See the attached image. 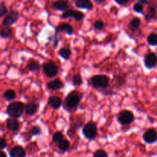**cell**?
I'll return each mask as SVG.
<instances>
[{"label":"cell","instance_id":"ac0fdd59","mask_svg":"<svg viewBox=\"0 0 157 157\" xmlns=\"http://www.w3.org/2000/svg\"><path fill=\"white\" fill-rule=\"evenodd\" d=\"M6 128L10 131H17L19 129V122L15 118H10L6 121Z\"/></svg>","mask_w":157,"mask_h":157},{"label":"cell","instance_id":"836d02e7","mask_svg":"<svg viewBox=\"0 0 157 157\" xmlns=\"http://www.w3.org/2000/svg\"><path fill=\"white\" fill-rule=\"evenodd\" d=\"M7 147V142L6 139L2 137H0V150H2Z\"/></svg>","mask_w":157,"mask_h":157},{"label":"cell","instance_id":"d6986e66","mask_svg":"<svg viewBox=\"0 0 157 157\" xmlns=\"http://www.w3.org/2000/svg\"><path fill=\"white\" fill-rule=\"evenodd\" d=\"M144 17L147 20L153 19L156 17V9L154 6H150L147 9V12L144 14Z\"/></svg>","mask_w":157,"mask_h":157},{"label":"cell","instance_id":"5bb4252c","mask_svg":"<svg viewBox=\"0 0 157 157\" xmlns=\"http://www.w3.org/2000/svg\"><path fill=\"white\" fill-rule=\"evenodd\" d=\"M10 157H26V151L21 146H15L9 151Z\"/></svg>","mask_w":157,"mask_h":157},{"label":"cell","instance_id":"7c38bea8","mask_svg":"<svg viewBox=\"0 0 157 157\" xmlns=\"http://www.w3.org/2000/svg\"><path fill=\"white\" fill-rule=\"evenodd\" d=\"M61 32H64L67 35H71L74 33V29L70 24L66 22H63L60 24L59 25L57 26L55 29V37L58 36V33Z\"/></svg>","mask_w":157,"mask_h":157},{"label":"cell","instance_id":"4dcf8cb0","mask_svg":"<svg viewBox=\"0 0 157 157\" xmlns=\"http://www.w3.org/2000/svg\"><path fill=\"white\" fill-rule=\"evenodd\" d=\"M30 133L32 136H39L41 134V130L38 126H33L31 129Z\"/></svg>","mask_w":157,"mask_h":157},{"label":"cell","instance_id":"9a60e30c","mask_svg":"<svg viewBox=\"0 0 157 157\" xmlns=\"http://www.w3.org/2000/svg\"><path fill=\"white\" fill-rule=\"evenodd\" d=\"M38 110V104L35 102H29L25 106V112L28 116H33Z\"/></svg>","mask_w":157,"mask_h":157},{"label":"cell","instance_id":"74e56055","mask_svg":"<svg viewBox=\"0 0 157 157\" xmlns=\"http://www.w3.org/2000/svg\"><path fill=\"white\" fill-rule=\"evenodd\" d=\"M0 157H7V155L2 150H0Z\"/></svg>","mask_w":157,"mask_h":157},{"label":"cell","instance_id":"d590c367","mask_svg":"<svg viewBox=\"0 0 157 157\" xmlns=\"http://www.w3.org/2000/svg\"><path fill=\"white\" fill-rule=\"evenodd\" d=\"M137 2L140 3L141 5H143V6H146V5L148 4V0H138Z\"/></svg>","mask_w":157,"mask_h":157},{"label":"cell","instance_id":"f546056e","mask_svg":"<svg viewBox=\"0 0 157 157\" xmlns=\"http://www.w3.org/2000/svg\"><path fill=\"white\" fill-rule=\"evenodd\" d=\"M8 14L7 6H6L4 2H0V17H3Z\"/></svg>","mask_w":157,"mask_h":157},{"label":"cell","instance_id":"30bf717a","mask_svg":"<svg viewBox=\"0 0 157 157\" xmlns=\"http://www.w3.org/2000/svg\"><path fill=\"white\" fill-rule=\"evenodd\" d=\"M144 142L148 144H153L157 141V132L154 129H149L143 135Z\"/></svg>","mask_w":157,"mask_h":157},{"label":"cell","instance_id":"3957f363","mask_svg":"<svg viewBox=\"0 0 157 157\" xmlns=\"http://www.w3.org/2000/svg\"><path fill=\"white\" fill-rule=\"evenodd\" d=\"M82 133L86 139L89 140H93L98 136L97 125L92 121H90L84 126L82 129Z\"/></svg>","mask_w":157,"mask_h":157},{"label":"cell","instance_id":"9c48e42d","mask_svg":"<svg viewBox=\"0 0 157 157\" xmlns=\"http://www.w3.org/2000/svg\"><path fill=\"white\" fill-rule=\"evenodd\" d=\"M51 7L54 10L64 12L70 9V4L68 0H56L52 3Z\"/></svg>","mask_w":157,"mask_h":157},{"label":"cell","instance_id":"ffe728a7","mask_svg":"<svg viewBox=\"0 0 157 157\" xmlns=\"http://www.w3.org/2000/svg\"><path fill=\"white\" fill-rule=\"evenodd\" d=\"M12 30L9 26H4L0 29V37L3 38H8L12 35Z\"/></svg>","mask_w":157,"mask_h":157},{"label":"cell","instance_id":"7402d4cb","mask_svg":"<svg viewBox=\"0 0 157 157\" xmlns=\"http://www.w3.org/2000/svg\"><path fill=\"white\" fill-rule=\"evenodd\" d=\"M60 56L64 60H68L71 56V51L67 48H62L58 52Z\"/></svg>","mask_w":157,"mask_h":157},{"label":"cell","instance_id":"52a82bcc","mask_svg":"<svg viewBox=\"0 0 157 157\" xmlns=\"http://www.w3.org/2000/svg\"><path fill=\"white\" fill-rule=\"evenodd\" d=\"M18 17H19V13L17 11L11 10L2 20V25L4 26L10 27L11 25H14L18 21Z\"/></svg>","mask_w":157,"mask_h":157},{"label":"cell","instance_id":"cb8c5ba5","mask_svg":"<svg viewBox=\"0 0 157 157\" xmlns=\"http://www.w3.org/2000/svg\"><path fill=\"white\" fill-rule=\"evenodd\" d=\"M4 98L8 101H13L16 98V94H15V90H12V89H9L4 93Z\"/></svg>","mask_w":157,"mask_h":157},{"label":"cell","instance_id":"6da1fadb","mask_svg":"<svg viewBox=\"0 0 157 157\" xmlns=\"http://www.w3.org/2000/svg\"><path fill=\"white\" fill-rule=\"evenodd\" d=\"M82 100V94L77 90H72L64 100V108L68 111L76 110Z\"/></svg>","mask_w":157,"mask_h":157},{"label":"cell","instance_id":"603a6c76","mask_svg":"<svg viewBox=\"0 0 157 157\" xmlns=\"http://www.w3.org/2000/svg\"><path fill=\"white\" fill-rule=\"evenodd\" d=\"M71 144L67 140H63L59 144H58V147L61 152H67L70 148Z\"/></svg>","mask_w":157,"mask_h":157},{"label":"cell","instance_id":"2e32d148","mask_svg":"<svg viewBox=\"0 0 157 157\" xmlns=\"http://www.w3.org/2000/svg\"><path fill=\"white\" fill-rule=\"evenodd\" d=\"M48 104L52 108L56 110L62 105V100L58 96H51L48 100Z\"/></svg>","mask_w":157,"mask_h":157},{"label":"cell","instance_id":"4316f807","mask_svg":"<svg viewBox=\"0 0 157 157\" xmlns=\"http://www.w3.org/2000/svg\"><path fill=\"white\" fill-rule=\"evenodd\" d=\"M63 140H64V135H63L61 132H56L52 136V141L55 144H59Z\"/></svg>","mask_w":157,"mask_h":157},{"label":"cell","instance_id":"277c9868","mask_svg":"<svg viewBox=\"0 0 157 157\" xmlns=\"http://www.w3.org/2000/svg\"><path fill=\"white\" fill-rule=\"evenodd\" d=\"M110 78L104 75H94L90 78V84L95 88H105L108 86Z\"/></svg>","mask_w":157,"mask_h":157},{"label":"cell","instance_id":"8d00e7d4","mask_svg":"<svg viewBox=\"0 0 157 157\" xmlns=\"http://www.w3.org/2000/svg\"><path fill=\"white\" fill-rule=\"evenodd\" d=\"M94 2L96 3V4L101 5V4H102V3L105 2L107 0H94Z\"/></svg>","mask_w":157,"mask_h":157},{"label":"cell","instance_id":"7a4b0ae2","mask_svg":"<svg viewBox=\"0 0 157 157\" xmlns=\"http://www.w3.org/2000/svg\"><path fill=\"white\" fill-rule=\"evenodd\" d=\"M25 106L22 102L15 101L9 104L6 107V113L12 118H18L22 115L25 110Z\"/></svg>","mask_w":157,"mask_h":157},{"label":"cell","instance_id":"ba28073f","mask_svg":"<svg viewBox=\"0 0 157 157\" xmlns=\"http://www.w3.org/2000/svg\"><path fill=\"white\" fill-rule=\"evenodd\" d=\"M61 17L63 18H73L76 21H82L85 18V15L83 12H80V11L75 10V9H68L66 12H63Z\"/></svg>","mask_w":157,"mask_h":157},{"label":"cell","instance_id":"e0dca14e","mask_svg":"<svg viewBox=\"0 0 157 157\" xmlns=\"http://www.w3.org/2000/svg\"><path fill=\"white\" fill-rule=\"evenodd\" d=\"M64 84L59 79H55L47 84V88L50 90H58L63 88Z\"/></svg>","mask_w":157,"mask_h":157},{"label":"cell","instance_id":"8992f818","mask_svg":"<svg viewBox=\"0 0 157 157\" xmlns=\"http://www.w3.org/2000/svg\"><path fill=\"white\" fill-rule=\"evenodd\" d=\"M42 68L44 73L49 78H55L58 75V68L56 64H55V63H54L53 61H48V62L44 63L42 66Z\"/></svg>","mask_w":157,"mask_h":157},{"label":"cell","instance_id":"f1b7e54d","mask_svg":"<svg viewBox=\"0 0 157 157\" xmlns=\"http://www.w3.org/2000/svg\"><path fill=\"white\" fill-rule=\"evenodd\" d=\"M94 28L95 30H103L105 28V23L102 20H97L94 24Z\"/></svg>","mask_w":157,"mask_h":157},{"label":"cell","instance_id":"4fadbf2b","mask_svg":"<svg viewBox=\"0 0 157 157\" xmlns=\"http://www.w3.org/2000/svg\"><path fill=\"white\" fill-rule=\"evenodd\" d=\"M74 3L77 8L81 9L90 11L94 8V4L90 0H75Z\"/></svg>","mask_w":157,"mask_h":157},{"label":"cell","instance_id":"e575fe53","mask_svg":"<svg viewBox=\"0 0 157 157\" xmlns=\"http://www.w3.org/2000/svg\"><path fill=\"white\" fill-rule=\"evenodd\" d=\"M132 1L133 0H114L115 2L119 5V6H126V5H127Z\"/></svg>","mask_w":157,"mask_h":157},{"label":"cell","instance_id":"d4e9b609","mask_svg":"<svg viewBox=\"0 0 157 157\" xmlns=\"http://www.w3.org/2000/svg\"><path fill=\"white\" fill-rule=\"evenodd\" d=\"M147 42L150 45H157V33H151L148 35L147 39Z\"/></svg>","mask_w":157,"mask_h":157},{"label":"cell","instance_id":"1f68e13d","mask_svg":"<svg viewBox=\"0 0 157 157\" xmlns=\"http://www.w3.org/2000/svg\"><path fill=\"white\" fill-rule=\"evenodd\" d=\"M144 10V6L141 5L140 3L136 2L133 6V11L136 13H143Z\"/></svg>","mask_w":157,"mask_h":157},{"label":"cell","instance_id":"484cf974","mask_svg":"<svg viewBox=\"0 0 157 157\" xmlns=\"http://www.w3.org/2000/svg\"><path fill=\"white\" fill-rule=\"evenodd\" d=\"M140 19L139 18H137V17H135V18H133V19L130 21V27L132 29H133V30H136V29H139L140 26Z\"/></svg>","mask_w":157,"mask_h":157},{"label":"cell","instance_id":"44dd1931","mask_svg":"<svg viewBox=\"0 0 157 157\" xmlns=\"http://www.w3.org/2000/svg\"><path fill=\"white\" fill-rule=\"evenodd\" d=\"M27 68L29 69L30 71L35 72L39 70L41 68V65H40L39 62L37 61H34V60H31L27 64Z\"/></svg>","mask_w":157,"mask_h":157},{"label":"cell","instance_id":"8fae6325","mask_svg":"<svg viewBox=\"0 0 157 157\" xmlns=\"http://www.w3.org/2000/svg\"><path fill=\"white\" fill-rule=\"evenodd\" d=\"M144 65L147 68L152 69L157 65V55L153 52L149 53L144 59Z\"/></svg>","mask_w":157,"mask_h":157},{"label":"cell","instance_id":"d6a6232c","mask_svg":"<svg viewBox=\"0 0 157 157\" xmlns=\"http://www.w3.org/2000/svg\"><path fill=\"white\" fill-rule=\"evenodd\" d=\"M93 157H108L107 152L104 150H98L94 152Z\"/></svg>","mask_w":157,"mask_h":157},{"label":"cell","instance_id":"5b68a950","mask_svg":"<svg viewBox=\"0 0 157 157\" xmlns=\"http://www.w3.org/2000/svg\"><path fill=\"white\" fill-rule=\"evenodd\" d=\"M134 115L128 110H124L118 114V122L122 126H129L134 121Z\"/></svg>","mask_w":157,"mask_h":157},{"label":"cell","instance_id":"83f0119b","mask_svg":"<svg viewBox=\"0 0 157 157\" xmlns=\"http://www.w3.org/2000/svg\"><path fill=\"white\" fill-rule=\"evenodd\" d=\"M72 82H73V84L75 86H80L82 84V78L80 75H75L73 76V78H72Z\"/></svg>","mask_w":157,"mask_h":157}]
</instances>
